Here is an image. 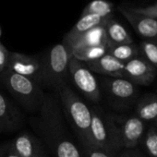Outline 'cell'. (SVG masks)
Returning <instances> with one entry per match:
<instances>
[{
	"instance_id": "6da1fadb",
	"label": "cell",
	"mask_w": 157,
	"mask_h": 157,
	"mask_svg": "<svg viewBox=\"0 0 157 157\" xmlns=\"http://www.w3.org/2000/svg\"><path fill=\"white\" fill-rule=\"evenodd\" d=\"M40 133L56 157H82L78 148L69 137L64 123L58 100L45 95L39 110Z\"/></svg>"
},
{
	"instance_id": "7a4b0ae2",
	"label": "cell",
	"mask_w": 157,
	"mask_h": 157,
	"mask_svg": "<svg viewBox=\"0 0 157 157\" xmlns=\"http://www.w3.org/2000/svg\"><path fill=\"white\" fill-rule=\"evenodd\" d=\"M59 100L66 119L73 128L82 146L93 145L90 134L92 110L67 85L59 91Z\"/></svg>"
},
{
	"instance_id": "3957f363",
	"label": "cell",
	"mask_w": 157,
	"mask_h": 157,
	"mask_svg": "<svg viewBox=\"0 0 157 157\" xmlns=\"http://www.w3.org/2000/svg\"><path fill=\"white\" fill-rule=\"evenodd\" d=\"M72 57L69 47L64 43H59L49 49L45 56L41 58L43 64V81L55 91H60L67 86L68 75V65Z\"/></svg>"
},
{
	"instance_id": "277c9868",
	"label": "cell",
	"mask_w": 157,
	"mask_h": 157,
	"mask_svg": "<svg viewBox=\"0 0 157 157\" xmlns=\"http://www.w3.org/2000/svg\"><path fill=\"white\" fill-rule=\"evenodd\" d=\"M0 78L9 92L26 109L31 112L40 110L45 96L41 84L10 69L0 73Z\"/></svg>"
},
{
	"instance_id": "5b68a950",
	"label": "cell",
	"mask_w": 157,
	"mask_h": 157,
	"mask_svg": "<svg viewBox=\"0 0 157 157\" xmlns=\"http://www.w3.org/2000/svg\"><path fill=\"white\" fill-rule=\"evenodd\" d=\"M90 134L93 145L111 153L121 149L116 118L104 115L97 109L92 110Z\"/></svg>"
},
{
	"instance_id": "8992f818",
	"label": "cell",
	"mask_w": 157,
	"mask_h": 157,
	"mask_svg": "<svg viewBox=\"0 0 157 157\" xmlns=\"http://www.w3.org/2000/svg\"><path fill=\"white\" fill-rule=\"evenodd\" d=\"M68 75L74 85L89 100L97 103L101 99V91L98 81L88 66L74 57L68 65Z\"/></svg>"
},
{
	"instance_id": "52a82bcc",
	"label": "cell",
	"mask_w": 157,
	"mask_h": 157,
	"mask_svg": "<svg viewBox=\"0 0 157 157\" xmlns=\"http://www.w3.org/2000/svg\"><path fill=\"white\" fill-rule=\"evenodd\" d=\"M42 84L43 64L41 58L17 52H10L8 68Z\"/></svg>"
},
{
	"instance_id": "ba28073f",
	"label": "cell",
	"mask_w": 157,
	"mask_h": 157,
	"mask_svg": "<svg viewBox=\"0 0 157 157\" xmlns=\"http://www.w3.org/2000/svg\"><path fill=\"white\" fill-rule=\"evenodd\" d=\"M116 122L121 149H134L140 143L144 135V121L140 119L138 117L133 116L121 120L119 123L117 120H116Z\"/></svg>"
},
{
	"instance_id": "9c48e42d",
	"label": "cell",
	"mask_w": 157,
	"mask_h": 157,
	"mask_svg": "<svg viewBox=\"0 0 157 157\" xmlns=\"http://www.w3.org/2000/svg\"><path fill=\"white\" fill-rule=\"evenodd\" d=\"M156 75L157 69L143 56H138L125 63V78L136 85H150Z\"/></svg>"
},
{
	"instance_id": "30bf717a",
	"label": "cell",
	"mask_w": 157,
	"mask_h": 157,
	"mask_svg": "<svg viewBox=\"0 0 157 157\" xmlns=\"http://www.w3.org/2000/svg\"><path fill=\"white\" fill-rule=\"evenodd\" d=\"M118 10L140 36L145 40L157 41V20L133 12L127 6L118 7Z\"/></svg>"
},
{
	"instance_id": "8fae6325",
	"label": "cell",
	"mask_w": 157,
	"mask_h": 157,
	"mask_svg": "<svg viewBox=\"0 0 157 157\" xmlns=\"http://www.w3.org/2000/svg\"><path fill=\"white\" fill-rule=\"evenodd\" d=\"M105 86L109 96L121 103L131 102L138 93L137 85L124 78L110 77L105 81Z\"/></svg>"
},
{
	"instance_id": "7c38bea8",
	"label": "cell",
	"mask_w": 157,
	"mask_h": 157,
	"mask_svg": "<svg viewBox=\"0 0 157 157\" xmlns=\"http://www.w3.org/2000/svg\"><path fill=\"white\" fill-rule=\"evenodd\" d=\"M22 122L21 112L0 93V134L18 129Z\"/></svg>"
},
{
	"instance_id": "4fadbf2b",
	"label": "cell",
	"mask_w": 157,
	"mask_h": 157,
	"mask_svg": "<svg viewBox=\"0 0 157 157\" xmlns=\"http://www.w3.org/2000/svg\"><path fill=\"white\" fill-rule=\"evenodd\" d=\"M110 18H103L94 14L81 15V18L78 19V21L70 29V31L65 35L62 43H64L71 50L73 44L82 34H83L84 33L88 32L89 30L94 27L104 25L107 21V20Z\"/></svg>"
},
{
	"instance_id": "5bb4252c",
	"label": "cell",
	"mask_w": 157,
	"mask_h": 157,
	"mask_svg": "<svg viewBox=\"0 0 157 157\" xmlns=\"http://www.w3.org/2000/svg\"><path fill=\"white\" fill-rule=\"evenodd\" d=\"M85 64L93 72L111 78H125V63L117 60L109 54Z\"/></svg>"
},
{
	"instance_id": "9a60e30c",
	"label": "cell",
	"mask_w": 157,
	"mask_h": 157,
	"mask_svg": "<svg viewBox=\"0 0 157 157\" xmlns=\"http://www.w3.org/2000/svg\"><path fill=\"white\" fill-rule=\"evenodd\" d=\"M11 147L21 157H41L44 156L43 147L37 139L29 134L21 133L11 142Z\"/></svg>"
},
{
	"instance_id": "2e32d148",
	"label": "cell",
	"mask_w": 157,
	"mask_h": 157,
	"mask_svg": "<svg viewBox=\"0 0 157 157\" xmlns=\"http://www.w3.org/2000/svg\"><path fill=\"white\" fill-rule=\"evenodd\" d=\"M105 30L107 38V46L132 44L133 40L126 28L113 17L105 23Z\"/></svg>"
},
{
	"instance_id": "e0dca14e",
	"label": "cell",
	"mask_w": 157,
	"mask_h": 157,
	"mask_svg": "<svg viewBox=\"0 0 157 157\" xmlns=\"http://www.w3.org/2000/svg\"><path fill=\"white\" fill-rule=\"evenodd\" d=\"M106 45L107 46V38L105 30V24L94 27L88 32L84 33L78 37L71 47V51L73 49L88 47V46H100ZM108 47V46H107Z\"/></svg>"
},
{
	"instance_id": "ac0fdd59",
	"label": "cell",
	"mask_w": 157,
	"mask_h": 157,
	"mask_svg": "<svg viewBox=\"0 0 157 157\" xmlns=\"http://www.w3.org/2000/svg\"><path fill=\"white\" fill-rule=\"evenodd\" d=\"M136 117L142 121H151L157 118V95L149 94L140 100L136 106Z\"/></svg>"
},
{
	"instance_id": "d6986e66",
	"label": "cell",
	"mask_w": 157,
	"mask_h": 157,
	"mask_svg": "<svg viewBox=\"0 0 157 157\" xmlns=\"http://www.w3.org/2000/svg\"><path fill=\"white\" fill-rule=\"evenodd\" d=\"M140 48L135 44H125L108 46L107 54L117 58V60L127 63L128 61L139 56Z\"/></svg>"
},
{
	"instance_id": "ffe728a7",
	"label": "cell",
	"mask_w": 157,
	"mask_h": 157,
	"mask_svg": "<svg viewBox=\"0 0 157 157\" xmlns=\"http://www.w3.org/2000/svg\"><path fill=\"white\" fill-rule=\"evenodd\" d=\"M108 47L106 45H100V46H88V47H82L73 49L71 51L72 57L82 61L84 63L91 62L96 60L105 55L107 54Z\"/></svg>"
},
{
	"instance_id": "44dd1931",
	"label": "cell",
	"mask_w": 157,
	"mask_h": 157,
	"mask_svg": "<svg viewBox=\"0 0 157 157\" xmlns=\"http://www.w3.org/2000/svg\"><path fill=\"white\" fill-rule=\"evenodd\" d=\"M114 4L108 0H93L82 12V15L85 14H94L103 18L113 17Z\"/></svg>"
},
{
	"instance_id": "7402d4cb",
	"label": "cell",
	"mask_w": 157,
	"mask_h": 157,
	"mask_svg": "<svg viewBox=\"0 0 157 157\" xmlns=\"http://www.w3.org/2000/svg\"><path fill=\"white\" fill-rule=\"evenodd\" d=\"M140 51L142 56L157 69V41H142L140 45Z\"/></svg>"
},
{
	"instance_id": "603a6c76",
	"label": "cell",
	"mask_w": 157,
	"mask_h": 157,
	"mask_svg": "<svg viewBox=\"0 0 157 157\" xmlns=\"http://www.w3.org/2000/svg\"><path fill=\"white\" fill-rule=\"evenodd\" d=\"M144 146L151 157H157V129L151 127L144 138Z\"/></svg>"
},
{
	"instance_id": "cb8c5ba5",
	"label": "cell",
	"mask_w": 157,
	"mask_h": 157,
	"mask_svg": "<svg viewBox=\"0 0 157 157\" xmlns=\"http://www.w3.org/2000/svg\"><path fill=\"white\" fill-rule=\"evenodd\" d=\"M127 8L138 14L147 16L152 19L157 20V2L150 5V6H145V7H133V6H127Z\"/></svg>"
},
{
	"instance_id": "d4e9b609",
	"label": "cell",
	"mask_w": 157,
	"mask_h": 157,
	"mask_svg": "<svg viewBox=\"0 0 157 157\" xmlns=\"http://www.w3.org/2000/svg\"><path fill=\"white\" fill-rule=\"evenodd\" d=\"M85 157H117L114 153L108 152L95 145H89L83 147Z\"/></svg>"
},
{
	"instance_id": "484cf974",
	"label": "cell",
	"mask_w": 157,
	"mask_h": 157,
	"mask_svg": "<svg viewBox=\"0 0 157 157\" xmlns=\"http://www.w3.org/2000/svg\"><path fill=\"white\" fill-rule=\"evenodd\" d=\"M9 56H10V52L3 45V44L0 42V73L4 72L8 68Z\"/></svg>"
},
{
	"instance_id": "4316f807",
	"label": "cell",
	"mask_w": 157,
	"mask_h": 157,
	"mask_svg": "<svg viewBox=\"0 0 157 157\" xmlns=\"http://www.w3.org/2000/svg\"><path fill=\"white\" fill-rule=\"evenodd\" d=\"M0 157H21L11 147L10 143L0 146Z\"/></svg>"
},
{
	"instance_id": "83f0119b",
	"label": "cell",
	"mask_w": 157,
	"mask_h": 157,
	"mask_svg": "<svg viewBox=\"0 0 157 157\" xmlns=\"http://www.w3.org/2000/svg\"><path fill=\"white\" fill-rule=\"evenodd\" d=\"M130 157H144L140 152L136 151H130Z\"/></svg>"
},
{
	"instance_id": "f1b7e54d",
	"label": "cell",
	"mask_w": 157,
	"mask_h": 157,
	"mask_svg": "<svg viewBox=\"0 0 157 157\" xmlns=\"http://www.w3.org/2000/svg\"><path fill=\"white\" fill-rule=\"evenodd\" d=\"M117 157H130V151H127L123 152L122 154H120Z\"/></svg>"
},
{
	"instance_id": "f546056e",
	"label": "cell",
	"mask_w": 157,
	"mask_h": 157,
	"mask_svg": "<svg viewBox=\"0 0 157 157\" xmlns=\"http://www.w3.org/2000/svg\"><path fill=\"white\" fill-rule=\"evenodd\" d=\"M1 36H2V30H1V27H0V39H1Z\"/></svg>"
},
{
	"instance_id": "4dcf8cb0",
	"label": "cell",
	"mask_w": 157,
	"mask_h": 157,
	"mask_svg": "<svg viewBox=\"0 0 157 157\" xmlns=\"http://www.w3.org/2000/svg\"><path fill=\"white\" fill-rule=\"evenodd\" d=\"M154 122H155V124H156V125H157V118H156V119H155V120H154Z\"/></svg>"
},
{
	"instance_id": "1f68e13d",
	"label": "cell",
	"mask_w": 157,
	"mask_h": 157,
	"mask_svg": "<svg viewBox=\"0 0 157 157\" xmlns=\"http://www.w3.org/2000/svg\"><path fill=\"white\" fill-rule=\"evenodd\" d=\"M41 157H44V156H41Z\"/></svg>"
}]
</instances>
